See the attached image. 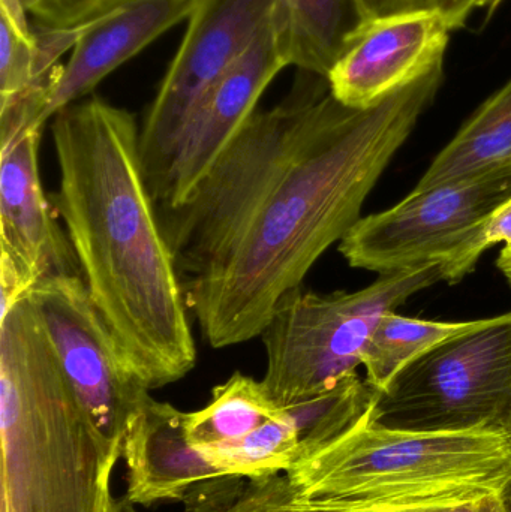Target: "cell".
I'll use <instances>...</instances> for the list:
<instances>
[{
  "mask_svg": "<svg viewBox=\"0 0 511 512\" xmlns=\"http://www.w3.org/2000/svg\"><path fill=\"white\" fill-rule=\"evenodd\" d=\"M443 83V66L365 110L329 86L254 111L185 203L158 209L186 306L213 349L260 337L363 204Z\"/></svg>",
  "mask_w": 511,
  "mask_h": 512,
  "instance_id": "cell-1",
  "label": "cell"
},
{
  "mask_svg": "<svg viewBox=\"0 0 511 512\" xmlns=\"http://www.w3.org/2000/svg\"><path fill=\"white\" fill-rule=\"evenodd\" d=\"M51 122L59 168L51 203L90 300L126 366L150 391L197 364L185 294L159 222L132 113L98 96Z\"/></svg>",
  "mask_w": 511,
  "mask_h": 512,
  "instance_id": "cell-2",
  "label": "cell"
},
{
  "mask_svg": "<svg viewBox=\"0 0 511 512\" xmlns=\"http://www.w3.org/2000/svg\"><path fill=\"white\" fill-rule=\"evenodd\" d=\"M0 512H108L122 448L84 409L29 298L0 316Z\"/></svg>",
  "mask_w": 511,
  "mask_h": 512,
  "instance_id": "cell-3",
  "label": "cell"
},
{
  "mask_svg": "<svg viewBox=\"0 0 511 512\" xmlns=\"http://www.w3.org/2000/svg\"><path fill=\"white\" fill-rule=\"evenodd\" d=\"M299 502L318 510L458 504L497 492L511 477L503 433L383 429L369 414L285 472Z\"/></svg>",
  "mask_w": 511,
  "mask_h": 512,
  "instance_id": "cell-4",
  "label": "cell"
},
{
  "mask_svg": "<svg viewBox=\"0 0 511 512\" xmlns=\"http://www.w3.org/2000/svg\"><path fill=\"white\" fill-rule=\"evenodd\" d=\"M441 280L440 265H432L380 276L356 292L297 288L285 295L260 336L267 357L261 381L270 399L288 408L357 373L378 319Z\"/></svg>",
  "mask_w": 511,
  "mask_h": 512,
  "instance_id": "cell-5",
  "label": "cell"
},
{
  "mask_svg": "<svg viewBox=\"0 0 511 512\" xmlns=\"http://www.w3.org/2000/svg\"><path fill=\"white\" fill-rule=\"evenodd\" d=\"M369 421L398 432L511 439V312L479 319L411 361L377 391Z\"/></svg>",
  "mask_w": 511,
  "mask_h": 512,
  "instance_id": "cell-6",
  "label": "cell"
},
{
  "mask_svg": "<svg viewBox=\"0 0 511 512\" xmlns=\"http://www.w3.org/2000/svg\"><path fill=\"white\" fill-rule=\"evenodd\" d=\"M279 0H191L188 26L140 128L153 201L204 96L275 20Z\"/></svg>",
  "mask_w": 511,
  "mask_h": 512,
  "instance_id": "cell-7",
  "label": "cell"
},
{
  "mask_svg": "<svg viewBox=\"0 0 511 512\" xmlns=\"http://www.w3.org/2000/svg\"><path fill=\"white\" fill-rule=\"evenodd\" d=\"M511 197V176L411 192L386 212L362 218L339 243L353 268L380 276L440 265L444 280L482 225Z\"/></svg>",
  "mask_w": 511,
  "mask_h": 512,
  "instance_id": "cell-8",
  "label": "cell"
},
{
  "mask_svg": "<svg viewBox=\"0 0 511 512\" xmlns=\"http://www.w3.org/2000/svg\"><path fill=\"white\" fill-rule=\"evenodd\" d=\"M27 298L93 424L111 444L122 448L129 423L152 396L126 366L83 277H47Z\"/></svg>",
  "mask_w": 511,
  "mask_h": 512,
  "instance_id": "cell-9",
  "label": "cell"
},
{
  "mask_svg": "<svg viewBox=\"0 0 511 512\" xmlns=\"http://www.w3.org/2000/svg\"><path fill=\"white\" fill-rule=\"evenodd\" d=\"M45 126L0 125V254L38 285L54 276H81L65 228L45 194L39 144Z\"/></svg>",
  "mask_w": 511,
  "mask_h": 512,
  "instance_id": "cell-10",
  "label": "cell"
},
{
  "mask_svg": "<svg viewBox=\"0 0 511 512\" xmlns=\"http://www.w3.org/2000/svg\"><path fill=\"white\" fill-rule=\"evenodd\" d=\"M287 66L275 17L204 96L177 147L164 185L156 195V209H174L185 203L228 141L257 111L261 95Z\"/></svg>",
  "mask_w": 511,
  "mask_h": 512,
  "instance_id": "cell-11",
  "label": "cell"
},
{
  "mask_svg": "<svg viewBox=\"0 0 511 512\" xmlns=\"http://www.w3.org/2000/svg\"><path fill=\"white\" fill-rule=\"evenodd\" d=\"M450 32L437 11L369 21L327 74L330 93L359 110L380 104L443 66Z\"/></svg>",
  "mask_w": 511,
  "mask_h": 512,
  "instance_id": "cell-12",
  "label": "cell"
},
{
  "mask_svg": "<svg viewBox=\"0 0 511 512\" xmlns=\"http://www.w3.org/2000/svg\"><path fill=\"white\" fill-rule=\"evenodd\" d=\"M191 0H117L87 21L71 59L57 66L48 93L47 120L87 98L105 77L186 20Z\"/></svg>",
  "mask_w": 511,
  "mask_h": 512,
  "instance_id": "cell-13",
  "label": "cell"
},
{
  "mask_svg": "<svg viewBox=\"0 0 511 512\" xmlns=\"http://www.w3.org/2000/svg\"><path fill=\"white\" fill-rule=\"evenodd\" d=\"M185 412L170 403L150 399L132 418L122 442L129 504L152 505L162 502L185 504L210 481L222 474L206 450L195 447L186 436Z\"/></svg>",
  "mask_w": 511,
  "mask_h": 512,
  "instance_id": "cell-14",
  "label": "cell"
},
{
  "mask_svg": "<svg viewBox=\"0 0 511 512\" xmlns=\"http://www.w3.org/2000/svg\"><path fill=\"white\" fill-rule=\"evenodd\" d=\"M511 176V80L441 150L413 192Z\"/></svg>",
  "mask_w": 511,
  "mask_h": 512,
  "instance_id": "cell-15",
  "label": "cell"
},
{
  "mask_svg": "<svg viewBox=\"0 0 511 512\" xmlns=\"http://www.w3.org/2000/svg\"><path fill=\"white\" fill-rule=\"evenodd\" d=\"M366 21L356 0H279V42L288 66L326 78Z\"/></svg>",
  "mask_w": 511,
  "mask_h": 512,
  "instance_id": "cell-16",
  "label": "cell"
},
{
  "mask_svg": "<svg viewBox=\"0 0 511 512\" xmlns=\"http://www.w3.org/2000/svg\"><path fill=\"white\" fill-rule=\"evenodd\" d=\"M282 412L284 408L273 403L263 381L234 372L224 384L213 388L203 409L185 412L183 423L195 447H225L242 441Z\"/></svg>",
  "mask_w": 511,
  "mask_h": 512,
  "instance_id": "cell-17",
  "label": "cell"
},
{
  "mask_svg": "<svg viewBox=\"0 0 511 512\" xmlns=\"http://www.w3.org/2000/svg\"><path fill=\"white\" fill-rule=\"evenodd\" d=\"M477 321L438 322L408 318L387 312L378 319L363 351L366 381L380 391L407 367L434 346L476 327Z\"/></svg>",
  "mask_w": 511,
  "mask_h": 512,
  "instance_id": "cell-18",
  "label": "cell"
},
{
  "mask_svg": "<svg viewBox=\"0 0 511 512\" xmlns=\"http://www.w3.org/2000/svg\"><path fill=\"white\" fill-rule=\"evenodd\" d=\"M204 450L222 474L254 480L266 475L285 474L299 460L300 435L296 423L284 408L282 415L267 421L237 444Z\"/></svg>",
  "mask_w": 511,
  "mask_h": 512,
  "instance_id": "cell-19",
  "label": "cell"
},
{
  "mask_svg": "<svg viewBox=\"0 0 511 512\" xmlns=\"http://www.w3.org/2000/svg\"><path fill=\"white\" fill-rule=\"evenodd\" d=\"M0 110L21 99L50 90L56 69L45 72L39 62L38 38L30 29L20 0H0Z\"/></svg>",
  "mask_w": 511,
  "mask_h": 512,
  "instance_id": "cell-20",
  "label": "cell"
},
{
  "mask_svg": "<svg viewBox=\"0 0 511 512\" xmlns=\"http://www.w3.org/2000/svg\"><path fill=\"white\" fill-rule=\"evenodd\" d=\"M39 29H72L83 26L117 0H20Z\"/></svg>",
  "mask_w": 511,
  "mask_h": 512,
  "instance_id": "cell-21",
  "label": "cell"
},
{
  "mask_svg": "<svg viewBox=\"0 0 511 512\" xmlns=\"http://www.w3.org/2000/svg\"><path fill=\"white\" fill-rule=\"evenodd\" d=\"M500 243H504L506 248H511V197L506 203L501 204L492 213L491 218L482 225L461 261L453 268L447 282H461L468 273L474 270L483 252L488 251L492 246L500 245Z\"/></svg>",
  "mask_w": 511,
  "mask_h": 512,
  "instance_id": "cell-22",
  "label": "cell"
},
{
  "mask_svg": "<svg viewBox=\"0 0 511 512\" xmlns=\"http://www.w3.org/2000/svg\"><path fill=\"white\" fill-rule=\"evenodd\" d=\"M366 23L434 12L435 0H356Z\"/></svg>",
  "mask_w": 511,
  "mask_h": 512,
  "instance_id": "cell-23",
  "label": "cell"
},
{
  "mask_svg": "<svg viewBox=\"0 0 511 512\" xmlns=\"http://www.w3.org/2000/svg\"><path fill=\"white\" fill-rule=\"evenodd\" d=\"M489 0H435V9L444 18L450 29L464 26L471 12L477 8H486Z\"/></svg>",
  "mask_w": 511,
  "mask_h": 512,
  "instance_id": "cell-24",
  "label": "cell"
},
{
  "mask_svg": "<svg viewBox=\"0 0 511 512\" xmlns=\"http://www.w3.org/2000/svg\"><path fill=\"white\" fill-rule=\"evenodd\" d=\"M294 490V489H293ZM459 504V502H458ZM294 505L299 512H443L453 504L411 505V507H384L366 508V510H318V508L306 507L294 493Z\"/></svg>",
  "mask_w": 511,
  "mask_h": 512,
  "instance_id": "cell-25",
  "label": "cell"
},
{
  "mask_svg": "<svg viewBox=\"0 0 511 512\" xmlns=\"http://www.w3.org/2000/svg\"><path fill=\"white\" fill-rule=\"evenodd\" d=\"M119 505L120 512H137L135 505L129 504L125 498L119 499ZM222 512H260L258 511L257 493H255L254 484L251 483V480H248L242 495L237 498V501Z\"/></svg>",
  "mask_w": 511,
  "mask_h": 512,
  "instance_id": "cell-26",
  "label": "cell"
},
{
  "mask_svg": "<svg viewBox=\"0 0 511 512\" xmlns=\"http://www.w3.org/2000/svg\"><path fill=\"white\" fill-rule=\"evenodd\" d=\"M498 502L504 512H511V477L501 486L500 490L495 492Z\"/></svg>",
  "mask_w": 511,
  "mask_h": 512,
  "instance_id": "cell-27",
  "label": "cell"
},
{
  "mask_svg": "<svg viewBox=\"0 0 511 512\" xmlns=\"http://www.w3.org/2000/svg\"><path fill=\"white\" fill-rule=\"evenodd\" d=\"M480 498L471 499V501L459 502V504L450 505L443 512H477V501Z\"/></svg>",
  "mask_w": 511,
  "mask_h": 512,
  "instance_id": "cell-28",
  "label": "cell"
},
{
  "mask_svg": "<svg viewBox=\"0 0 511 512\" xmlns=\"http://www.w3.org/2000/svg\"><path fill=\"white\" fill-rule=\"evenodd\" d=\"M497 265L501 271H506L509 270V268H511V248H504L503 251H501V255L500 258H498Z\"/></svg>",
  "mask_w": 511,
  "mask_h": 512,
  "instance_id": "cell-29",
  "label": "cell"
},
{
  "mask_svg": "<svg viewBox=\"0 0 511 512\" xmlns=\"http://www.w3.org/2000/svg\"><path fill=\"white\" fill-rule=\"evenodd\" d=\"M504 0H489L488 5H486V11L489 12V15L494 14L495 9L503 3Z\"/></svg>",
  "mask_w": 511,
  "mask_h": 512,
  "instance_id": "cell-30",
  "label": "cell"
},
{
  "mask_svg": "<svg viewBox=\"0 0 511 512\" xmlns=\"http://www.w3.org/2000/svg\"><path fill=\"white\" fill-rule=\"evenodd\" d=\"M108 512H120L119 499L111 498L110 508H108Z\"/></svg>",
  "mask_w": 511,
  "mask_h": 512,
  "instance_id": "cell-31",
  "label": "cell"
},
{
  "mask_svg": "<svg viewBox=\"0 0 511 512\" xmlns=\"http://www.w3.org/2000/svg\"><path fill=\"white\" fill-rule=\"evenodd\" d=\"M504 276H506L507 282H509V285L511 286V268L509 270L503 271Z\"/></svg>",
  "mask_w": 511,
  "mask_h": 512,
  "instance_id": "cell-32",
  "label": "cell"
}]
</instances>
